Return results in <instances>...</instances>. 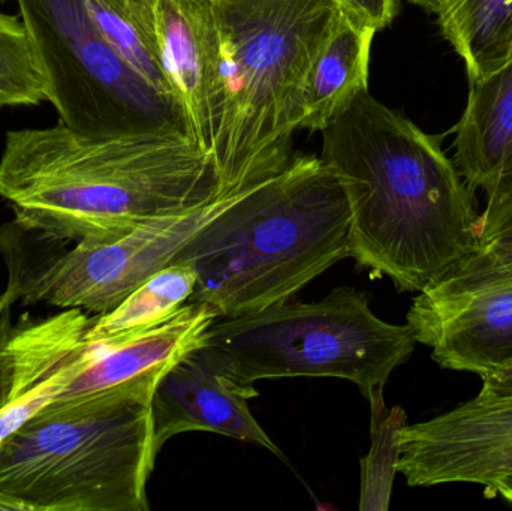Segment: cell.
Listing matches in <instances>:
<instances>
[{"label": "cell", "instance_id": "obj_12", "mask_svg": "<svg viewBox=\"0 0 512 511\" xmlns=\"http://www.w3.org/2000/svg\"><path fill=\"white\" fill-rule=\"evenodd\" d=\"M468 104L456 126L454 164L487 206L512 195V53L495 71L469 81Z\"/></svg>", "mask_w": 512, "mask_h": 511}, {"label": "cell", "instance_id": "obj_25", "mask_svg": "<svg viewBox=\"0 0 512 511\" xmlns=\"http://www.w3.org/2000/svg\"><path fill=\"white\" fill-rule=\"evenodd\" d=\"M409 2L421 6V8L426 9L427 12H433V14L438 15L439 12L447 8L453 0H409Z\"/></svg>", "mask_w": 512, "mask_h": 511}, {"label": "cell", "instance_id": "obj_5", "mask_svg": "<svg viewBox=\"0 0 512 511\" xmlns=\"http://www.w3.org/2000/svg\"><path fill=\"white\" fill-rule=\"evenodd\" d=\"M161 378L53 401L0 443V511H149Z\"/></svg>", "mask_w": 512, "mask_h": 511}, {"label": "cell", "instance_id": "obj_17", "mask_svg": "<svg viewBox=\"0 0 512 511\" xmlns=\"http://www.w3.org/2000/svg\"><path fill=\"white\" fill-rule=\"evenodd\" d=\"M372 408V447L361 461V511L390 509L391 491L400 461V437L408 425L402 407H385L384 389L369 398Z\"/></svg>", "mask_w": 512, "mask_h": 511}, {"label": "cell", "instance_id": "obj_6", "mask_svg": "<svg viewBox=\"0 0 512 511\" xmlns=\"http://www.w3.org/2000/svg\"><path fill=\"white\" fill-rule=\"evenodd\" d=\"M408 324L373 314L366 294L351 287L319 302H288L236 318H219L195 353L243 386L280 378H337L369 399L414 354Z\"/></svg>", "mask_w": 512, "mask_h": 511}, {"label": "cell", "instance_id": "obj_8", "mask_svg": "<svg viewBox=\"0 0 512 511\" xmlns=\"http://www.w3.org/2000/svg\"><path fill=\"white\" fill-rule=\"evenodd\" d=\"M246 189L156 216L108 239L77 243L69 251L50 254L35 255L17 225H6L0 230V255L8 269L6 287L24 305L47 303L95 315L113 311L150 276L170 266Z\"/></svg>", "mask_w": 512, "mask_h": 511}, {"label": "cell", "instance_id": "obj_16", "mask_svg": "<svg viewBox=\"0 0 512 511\" xmlns=\"http://www.w3.org/2000/svg\"><path fill=\"white\" fill-rule=\"evenodd\" d=\"M197 273L188 261H174L129 294L116 309L90 318L87 338L126 335L170 320L191 302Z\"/></svg>", "mask_w": 512, "mask_h": 511}, {"label": "cell", "instance_id": "obj_18", "mask_svg": "<svg viewBox=\"0 0 512 511\" xmlns=\"http://www.w3.org/2000/svg\"><path fill=\"white\" fill-rule=\"evenodd\" d=\"M48 101V87L23 18L0 12V108Z\"/></svg>", "mask_w": 512, "mask_h": 511}, {"label": "cell", "instance_id": "obj_22", "mask_svg": "<svg viewBox=\"0 0 512 511\" xmlns=\"http://www.w3.org/2000/svg\"><path fill=\"white\" fill-rule=\"evenodd\" d=\"M502 243H512V195L481 213V246Z\"/></svg>", "mask_w": 512, "mask_h": 511}, {"label": "cell", "instance_id": "obj_9", "mask_svg": "<svg viewBox=\"0 0 512 511\" xmlns=\"http://www.w3.org/2000/svg\"><path fill=\"white\" fill-rule=\"evenodd\" d=\"M512 470V399L475 398L406 425L397 473L411 488L474 483L490 491Z\"/></svg>", "mask_w": 512, "mask_h": 511}, {"label": "cell", "instance_id": "obj_3", "mask_svg": "<svg viewBox=\"0 0 512 511\" xmlns=\"http://www.w3.org/2000/svg\"><path fill=\"white\" fill-rule=\"evenodd\" d=\"M212 65L210 158L221 194L292 161L310 68L345 14L334 0H197Z\"/></svg>", "mask_w": 512, "mask_h": 511}, {"label": "cell", "instance_id": "obj_13", "mask_svg": "<svg viewBox=\"0 0 512 511\" xmlns=\"http://www.w3.org/2000/svg\"><path fill=\"white\" fill-rule=\"evenodd\" d=\"M152 38L189 134L210 156L212 65L197 0H153Z\"/></svg>", "mask_w": 512, "mask_h": 511}, {"label": "cell", "instance_id": "obj_23", "mask_svg": "<svg viewBox=\"0 0 512 511\" xmlns=\"http://www.w3.org/2000/svg\"><path fill=\"white\" fill-rule=\"evenodd\" d=\"M477 398L486 401L512 399V362L493 372L489 377L483 378V387Z\"/></svg>", "mask_w": 512, "mask_h": 511}, {"label": "cell", "instance_id": "obj_7", "mask_svg": "<svg viewBox=\"0 0 512 511\" xmlns=\"http://www.w3.org/2000/svg\"><path fill=\"white\" fill-rule=\"evenodd\" d=\"M17 3L60 123L95 138L191 137L179 105L147 84L108 44L86 0Z\"/></svg>", "mask_w": 512, "mask_h": 511}, {"label": "cell", "instance_id": "obj_24", "mask_svg": "<svg viewBox=\"0 0 512 511\" xmlns=\"http://www.w3.org/2000/svg\"><path fill=\"white\" fill-rule=\"evenodd\" d=\"M496 495H501V497L512 506V470L510 473L505 474L502 479H499L498 482L490 488L489 492H486V497L489 498H495Z\"/></svg>", "mask_w": 512, "mask_h": 511}, {"label": "cell", "instance_id": "obj_4", "mask_svg": "<svg viewBox=\"0 0 512 511\" xmlns=\"http://www.w3.org/2000/svg\"><path fill=\"white\" fill-rule=\"evenodd\" d=\"M349 231L351 210L334 171L321 158L294 156L215 216L174 261L197 273L191 302L219 318L242 317L288 302L351 257Z\"/></svg>", "mask_w": 512, "mask_h": 511}, {"label": "cell", "instance_id": "obj_19", "mask_svg": "<svg viewBox=\"0 0 512 511\" xmlns=\"http://www.w3.org/2000/svg\"><path fill=\"white\" fill-rule=\"evenodd\" d=\"M15 303L18 302L14 293L5 287L0 293V443L54 399V392L51 390H41L27 396L15 392L14 378L6 353V344L14 329L11 314Z\"/></svg>", "mask_w": 512, "mask_h": 511}, {"label": "cell", "instance_id": "obj_10", "mask_svg": "<svg viewBox=\"0 0 512 511\" xmlns=\"http://www.w3.org/2000/svg\"><path fill=\"white\" fill-rule=\"evenodd\" d=\"M406 320L417 344L429 347L442 369L483 380L512 362V288L453 296L424 290Z\"/></svg>", "mask_w": 512, "mask_h": 511}, {"label": "cell", "instance_id": "obj_15", "mask_svg": "<svg viewBox=\"0 0 512 511\" xmlns=\"http://www.w3.org/2000/svg\"><path fill=\"white\" fill-rule=\"evenodd\" d=\"M442 35L480 80L512 53V0H453L438 14Z\"/></svg>", "mask_w": 512, "mask_h": 511}, {"label": "cell", "instance_id": "obj_11", "mask_svg": "<svg viewBox=\"0 0 512 511\" xmlns=\"http://www.w3.org/2000/svg\"><path fill=\"white\" fill-rule=\"evenodd\" d=\"M256 396L255 387L216 371L195 350L186 354L162 375L152 395L156 456L176 435L203 431L255 444L283 458L249 410V399Z\"/></svg>", "mask_w": 512, "mask_h": 511}, {"label": "cell", "instance_id": "obj_2", "mask_svg": "<svg viewBox=\"0 0 512 511\" xmlns=\"http://www.w3.org/2000/svg\"><path fill=\"white\" fill-rule=\"evenodd\" d=\"M218 195L212 159L185 134L95 138L59 123L9 131L0 156V197L47 242H98Z\"/></svg>", "mask_w": 512, "mask_h": 511}, {"label": "cell", "instance_id": "obj_20", "mask_svg": "<svg viewBox=\"0 0 512 511\" xmlns=\"http://www.w3.org/2000/svg\"><path fill=\"white\" fill-rule=\"evenodd\" d=\"M487 288H512V243L481 246L450 275L427 290L453 296Z\"/></svg>", "mask_w": 512, "mask_h": 511}, {"label": "cell", "instance_id": "obj_21", "mask_svg": "<svg viewBox=\"0 0 512 511\" xmlns=\"http://www.w3.org/2000/svg\"><path fill=\"white\" fill-rule=\"evenodd\" d=\"M352 23L372 27L376 32L393 23L400 0H334Z\"/></svg>", "mask_w": 512, "mask_h": 511}, {"label": "cell", "instance_id": "obj_1", "mask_svg": "<svg viewBox=\"0 0 512 511\" xmlns=\"http://www.w3.org/2000/svg\"><path fill=\"white\" fill-rule=\"evenodd\" d=\"M321 134V159L345 191L349 249L361 267L421 293L480 249L474 191L438 137L369 90Z\"/></svg>", "mask_w": 512, "mask_h": 511}, {"label": "cell", "instance_id": "obj_14", "mask_svg": "<svg viewBox=\"0 0 512 511\" xmlns=\"http://www.w3.org/2000/svg\"><path fill=\"white\" fill-rule=\"evenodd\" d=\"M376 30L343 18L316 57L301 95L300 129L322 132L336 122L369 84Z\"/></svg>", "mask_w": 512, "mask_h": 511}]
</instances>
